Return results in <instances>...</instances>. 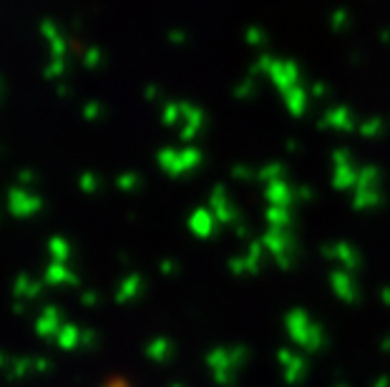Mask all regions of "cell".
I'll return each mask as SVG.
<instances>
[{
    "mask_svg": "<svg viewBox=\"0 0 390 387\" xmlns=\"http://www.w3.org/2000/svg\"><path fill=\"white\" fill-rule=\"evenodd\" d=\"M98 387H134V385H131V380H126L124 375H111V377H106Z\"/></svg>",
    "mask_w": 390,
    "mask_h": 387,
    "instance_id": "cell-1",
    "label": "cell"
}]
</instances>
